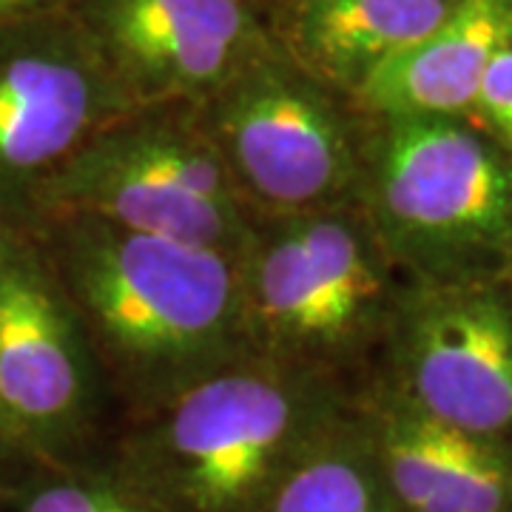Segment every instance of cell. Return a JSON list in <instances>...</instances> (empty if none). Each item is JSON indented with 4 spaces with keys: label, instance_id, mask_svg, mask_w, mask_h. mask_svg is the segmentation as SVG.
<instances>
[{
    "label": "cell",
    "instance_id": "obj_18",
    "mask_svg": "<svg viewBox=\"0 0 512 512\" xmlns=\"http://www.w3.org/2000/svg\"><path fill=\"white\" fill-rule=\"evenodd\" d=\"M510 265H512V254H510Z\"/></svg>",
    "mask_w": 512,
    "mask_h": 512
},
{
    "label": "cell",
    "instance_id": "obj_8",
    "mask_svg": "<svg viewBox=\"0 0 512 512\" xmlns=\"http://www.w3.org/2000/svg\"><path fill=\"white\" fill-rule=\"evenodd\" d=\"M100 373L43 254L0 237V439L55 458L86 436Z\"/></svg>",
    "mask_w": 512,
    "mask_h": 512
},
{
    "label": "cell",
    "instance_id": "obj_4",
    "mask_svg": "<svg viewBox=\"0 0 512 512\" xmlns=\"http://www.w3.org/2000/svg\"><path fill=\"white\" fill-rule=\"evenodd\" d=\"M239 268L254 353L336 376L387 333L399 299L390 285L393 259L362 202L256 217Z\"/></svg>",
    "mask_w": 512,
    "mask_h": 512
},
{
    "label": "cell",
    "instance_id": "obj_2",
    "mask_svg": "<svg viewBox=\"0 0 512 512\" xmlns=\"http://www.w3.org/2000/svg\"><path fill=\"white\" fill-rule=\"evenodd\" d=\"M348 404L342 376L251 353L134 410L109 470L157 512H262Z\"/></svg>",
    "mask_w": 512,
    "mask_h": 512
},
{
    "label": "cell",
    "instance_id": "obj_16",
    "mask_svg": "<svg viewBox=\"0 0 512 512\" xmlns=\"http://www.w3.org/2000/svg\"><path fill=\"white\" fill-rule=\"evenodd\" d=\"M470 114L493 143L512 151V46L501 49L487 66L484 80L478 86L476 103Z\"/></svg>",
    "mask_w": 512,
    "mask_h": 512
},
{
    "label": "cell",
    "instance_id": "obj_12",
    "mask_svg": "<svg viewBox=\"0 0 512 512\" xmlns=\"http://www.w3.org/2000/svg\"><path fill=\"white\" fill-rule=\"evenodd\" d=\"M456 0H291L285 55L328 89L356 94L370 74L433 26Z\"/></svg>",
    "mask_w": 512,
    "mask_h": 512
},
{
    "label": "cell",
    "instance_id": "obj_17",
    "mask_svg": "<svg viewBox=\"0 0 512 512\" xmlns=\"http://www.w3.org/2000/svg\"><path fill=\"white\" fill-rule=\"evenodd\" d=\"M49 3H55V0H0V20L26 15V12H37V9H43Z\"/></svg>",
    "mask_w": 512,
    "mask_h": 512
},
{
    "label": "cell",
    "instance_id": "obj_15",
    "mask_svg": "<svg viewBox=\"0 0 512 512\" xmlns=\"http://www.w3.org/2000/svg\"><path fill=\"white\" fill-rule=\"evenodd\" d=\"M20 512H157L111 470L63 467L20 495Z\"/></svg>",
    "mask_w": 512,
    "mask_h": 512
},
{
    "label": "cell",
    "instance_id": "obj_10",
    "mask_svg": "<svg viewBox=\"0 0 512 512\" xmlns=\"http://www.w3.org/2000/svg\"><path fill=\"white\" fill-rule=\"evenodd\" d=\"M74 18L134 106H197L271 43L248 0H80Z\"/></svg>",
    "mask_w": 512,
    "mask_h": 512
},
{
    "label": "cell",
    "instance_id": "obj_13",
    "mask_svg": "<svg viewBox=\"0 0 512 512\" xmlns=\"http://www.w3.org/2000/svg\"><path fill=\"white\" fill-rule=\"evenodd\" d=\"M262 512H402L384 481L365 404L350 402L330 421Z\"/></svg>",
    "mask_w": 512,
    "mask_h": 512
},
{
    "label": "cell",
    "instance_id": "obj_1",
    "mask_svg": "<svg viewBox=\"0 0 512 512\" xmlns=\"http://www.w3.org/2000/svg\"><path fill=\"white\" fill-rule=\"evenodd\" d=\"M43 259L100 382L146 410L251 356L237 251L80 214L40 217Z\"/></svg>",
    "mask_w": 512,
    "mask_h": 512
},
{
    "label": "cell",
    "instance_id": "obj_9",
    "mask_svg": "<svg viewBox=\"0 0 512 512\" xmlns=\"http://www.w3.org/2000/svg\"><path fill=\"white\" fill-rule=\"evenodd\" d=\"M131 109L77 18L0 37V194L32 208L40 185Z\"/></svg>",
    "mask_w": 512,
    "mask_h": 512
},
{
    "label": "cell",
    "instance_id": "obj_3",
    "mask_svg": "<svg viewBox=\"0 0 512 512\" xmlns=\"http://www.w3.org/2000/svg\"><path fill=\"white\" fill-rule=\"evenodd\" d=\"M365 140L362 208L419 279L493 276L512 254V160L458 117H390Z\"/></svg>",
    "mask_w": 512,
    "mask_h": 512
},
{
    "label": "cell",
    "instance_id": "obj_7",
    "mask_svg": "<svg viewBox=\"0 0 512 512\" xmlns=\"http://www.w3.org/2000/svg\"><path fill=\"white\" fill-rule=\"evenodd\" d=\"M390 393L430 419L512 441V299L493 276L419 279L387 325Z\"/></svg>",
    "mask_w": 512,
    "mask_h": 512
},
{
    "label": "cell",
    "instance_id": "obj_6",
    "mask_svg": "<svg viewBox=\"0 0 512 512\" xmlns=\"http://www.w3.org/2000/svg\"><path fill=\"white\" fill-rule=\"evenodd\" d=\"M194 109L254 220L362 200L365 140L328 86L274 43Z\"/></svg>",
    "mask_w": 512,
    "mask_h": 512
},
{
    "label": "cell",
    "instance_id": "obj_5",
    "mask_svg": "<svg viewBox=\"0 0 512 512\" xmlns=\"http://www.w3.org/2000/svg\"><path fill=\"white\" fill-rule=\"evenodd\" d=\"M32 211L237 254L254 228L194 106H137L100 128L40 185Z\"/></svg>",
    "mask_w": 512,
    "mask_h": 512
},
{
    "label": "cell",
    "instance_id": "obj_14",
    "mask_svg": "<svg viewBox=\"0 0 512 512\" xmlns=\"http://www.w3.org/2000/svg\"><path fill=\"white\" fill-rule=\"evenodd\" d=\"M421 512H512V447L458 433L450 467Z\"/></svg>",
    "mask_w": 512,
    "mask_h": 512
},
{
    "label": "cell",
    "instance_id": "obj_11",
    "mask_svg": "<svg viewBox=\"0 0 512 512\" xmlns=\"http://www.w3.org/2000/svg\"><path fill=\"white\" fill-rule=\"evenodd\" d=\"M512 46V0H456L439 26L382 63L353 94L376 117H458L493 57Z\"/></svg>",
    "mask_w": 512,
    "mask_h": 512
}]
</instances>
